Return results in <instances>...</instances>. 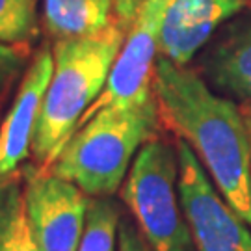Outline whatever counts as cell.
Returning <instances> with one entry per match:
<instances>
[{"label": "cell", "instance_id": "2", "mask_svg": "<svg viewBox=\"0 0 251 251\" xmlns=\"http://www.w3.org/2000/svg\"><path fill=\"white\" fill-rule=\"evenodd\" d=\"M116 19L93 36L54 41V71L32 142L39 170H49L95 102L126 36Z\"/></svg>", "mask_w": 251, "mask_h": 251}, {"label": "cell", "instance_id": "15", "mask_svg": "<svg viewBox=\"0 0 251 251\" xmlns=\"http://www.w3.org/2000/svg\"><path fill=\"white\" fill-rule=\"evenodd\" d=\"M30 60V45L0 43V100L13 88V84L23 78Z\"/></svg>", "mask_w": 251, "mask_h": 251}, {"label": "cell", "instance_id": "5", "mask_svg": "<svg viewBox=\"0 0 251 251\" xmlns=\"http://www.w3.org/2000/svg\"><path fill=\"white\" fill-rule=\"evenodd\" d=\"M180 206L196 251H251V227L216 188L198 154L177 142Z\"/></svg>", "mask_w": 251, "mask_h": 251}, {"label": "cell", "instance_id": "17", "mask_svg": "<svg viewBox=\"0 0 251 251\" xmlns=\"http://www.w3.org/2000/svg\"><path fill=\"white\" fill-rule=\"evenodd\" d=\"M142 4L144 0H114V19L128 30Z\"/></svg>", "mask_w": 251, "mask_h": 251}, {"label": "cell", "instance_id": "12", "mask_svg": "<svg viewBox=\"0 0 251 251\" xmlns=\"http://www.w3.org/2000/svg\"><path fill=\"white\" fill-rule=\"evenodd\" d=\"M0 251H43L30 225L25 186L15 175L0 179Z\"/></svg>", "mask_w": 251, "mask_h": 251}, {"label": "cell", "instance_id": "7", "mask_svg": "<svg viewBox=\"0 0 251 251\" xmlns=\"http://www.w3.org/2000/svg\"><path fill=\"white\" fill-rule=\"evenodd\" d=\"M25 201L43 251H78L90 196L49 170H25Z\"/></svg>", "mask_w": 251, "mask_h": 251}, {"label": "cell", "instance_id": "9", "mask_svg": "<svg viewBox=\"0 0 251 251\" xmlns=\"http://www.w3.org/2000/svg\"><path fill=\"white\" fill-rule=\"evenodd\" d=\"M250 0H168L160 26V56L188 65L214 32Z\"/></svg>", "mask_w": 251, "mask_h": 251}, {"label": "cell", "instance_id": "16", "mask_svg": "<svg viewBox=\"0 0 251 251\" xmlns=\"http://www.w3.org/2000/svg\"><path fill=\"white\" fill-rule=\"evenodd\" d=\"M117 248L119 251H152L144 234L140 233L136 222L121 218L117 229Z\"/></svg>", "mask_w": 251, "mask_h": 251}, {"label": "cell", "instance_id": "1", "mask_svg": "<svg viewBox=\"0 0 251 251\" xmlns=\"http://www.w3.org/2000/svg\"><path fill=\"white\" fill-rule=\"evenodd\" d=\"M152 91L160 121L194 149L220 194L251 227V136L242 110L199 73L160 54Z\"/></svg>", "mask_w": 251, "mask_h": 251}, {"label": "cell", "instance_id": "19", "mask_svg": "<svg viewBox=\"0 0 251 251\" xmlns=\"http://www.w3.org/2000/svg\"><path fill=\"white\" fill-rule=\"evenodd\" d=\"M32 2H36V0H32Z\"/></svg>", "mask_w": 251, "mask_h": 251}, {"label": "cell", "instance_id": "10", "mask_svg": "<svg viewBox=\"0 0 251 251\" xmlns=\"http://www.w3.org/2000/svg\"><path fill=\"white\" fill-rule=\"evenodd\" d=\"M201 67L216 91L251 100V21L236 23L220 36Z\"/></svg>", "mask_w": 251, "mask_h": 251}, {"label": "cell", "instance_id": "14", "mask_svg": "<svg viewBox=\"0 0 251 251\" xmlns=\"http://www.w3.org/2000/svg\"><path fill=\"white\" fill-rule=\"evenodd\" d=\"M34 4L32 0H0V43L30 45L39 36Z\"/></svg>", "mask_w": 251, "mask_h": 251}, {"label": "cell", "instance_id": "11", "mask_svg": "<svg viewBox=\"0 0 251 251\" xmlns=\"http://www.w3.org/2000/svg\"><path fill=\"white\" fill-rule=\"evenodd\" d=\"M114 21V0H43V26L54 41L93 36Z\"/></svg>", "mask_w": 251, "mask_h": 251}, {"label": "cell", "instance_id": "6", "mask_svg": "<svg viewBox=\"0 0 251 251\" xmlns=\"http://www.w3.org/2000/svg\"><path fill=\"white\" fill-rule=\"evenodd\" d=\"M166 4L168 0H144L110 69L104 88L86 110L78 126L102 108L156 106L152 78L160 54V26Z\"/></svg>", "mask_w": 251, "mask_h": 251}, {"label": "cell", "instance_id": "18", "mask_svg": "<svg viewBox=\"0 0 251 251\" xmlns=\"http://www.w3.org/2000/svg\"><path fill=\"white\" fill-rule=\"evenodd\" d=\"M240 110H242L244 121H246V126H248V130H250V136H251V100H246V104H244Z\"/></svg>", "mask_w": 251, "mask_h": 251}, {"label": "cell", "instance_id": "13", "mask_svg": "<svg viewBox=\"0 0 251 251\" xmlns=\"http://www.w3.org/2000/svg\"><path fill=\"white\" fill-rule=\"evenodd\" d=\"M121 212L112 198H90L78 251H116Z\"/></svg>", "mask_w": 251, "mask_h": 251}, {"label": "cell", "instance_id": "4", "mask_svg": "<svg viewBox=\"0 0 251 251\" xmlns=\"http://www.w3.org/2000/svg\"><path fill=\"white\" fill-rule=\"evenodd\" d=\"M119 192L152 251H196L180 206L177 147L158 138L142 145Z\"/></svg>", "mask_w": 251, "mask_h": 251}, {"label": "cell", "instance_id": "3", "mask_svg": "<svg viewBox=\"0 0 251 251\" xmlns=\"http://www.w3.org/2000/svg\"><path fill=\"white\" fill-rule=\"evenodd\" d=\"M158 123V106L102 108L73 132L49 171L90 198H112L142 145L156 138Z\"/></svg>", "mask_w": 251, "mask_h": 251}, {"label": "cell", "instance_id": "8", "mask_svg": "<svg viewBox=\"0 0 251 251\" xmlns=\"http://www.w3.org/2000/svg\"><path fill=\"white\" fill-rule=\"evenodd\" d=\"M52 71V49L43 45L28 63L15 99L0 125V179L15 173L32 152V142Z\"/></svg>", "mask_w": 251, "mask_h": 251}]
</instances>
